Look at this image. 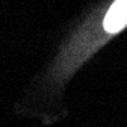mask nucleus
<instances>
[{
	"instance_id": "nucleus-1",
	"label": "nucleus",
	"mask_w": 127,
	"mask_h": 127,
	"mask_svg": "<svg viewBox=\"0 0 127 127\" xmlns=\"http://www.w3.org/2000/svg\"><path fill=\"white\" fill-rule=\"evenodd\" d=\"M124 26H127V0H120L109 8L103 27L109 33H117Z\"/></svg>"
}]
</instances>
